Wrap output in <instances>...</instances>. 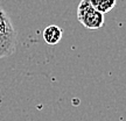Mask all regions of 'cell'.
<instances>
[{"label": "cell", "mask_w": 126, "mask_h": 121, "mask_svg": "<svg viewBox=\"0 0 126 121\" xmlns=\"http://www.w3.org/2000/svg\"><path fill=\"white\" fill-rule=\"evenodd\" d=\"M16 30L4 9L0 7V58L8 57L15 53Z\"/></svg>", "instance_id": "1"}, {"label": "cell", "mask_w": 126, "mask_h": 121, "mask_svg": "<svg viewBox=\"0 0 126 121\" xmlns=\"http://www.w3.org/2000/svg\"><path fill=\"white\" fill-rule=\"evenodd\" d=\"M77 19L86 29H100L104 25V14L94 8L90 0H82L79 2Z\"/></svg>", "instance_id": "2"}, {"label": "cell", "mask_w": 126, "mask_h": 121, "mask_svg": "<svg viewBox=\"0 0 126 121\" xmlns=\"http://www.w3.org/2000/svg\"><path fill=\"white\" fill-rule=\"evenodd\" d=\"M62 35H63V30L59 26L56 25H50L48 27L45 28L43 30V40L46 41V43L49 45H55L57 44L61 39H62Z\"/></svg>", "instance_id": "3"}, {"label": "cell", "mask_w": 126, "mask_h": 121, "mask_svg": "<svg viewBox=\"0 0 126 121\" xmlns=\"http://www.w3.org/2000/svg\"><path fill=\"white\" fill-rule=\"evenodd\" d=\"M90 2L96 11L105 14L111 12L114 8L117 0H90Z\"/></svg>", "instance_id": "4"}]
</instances>
